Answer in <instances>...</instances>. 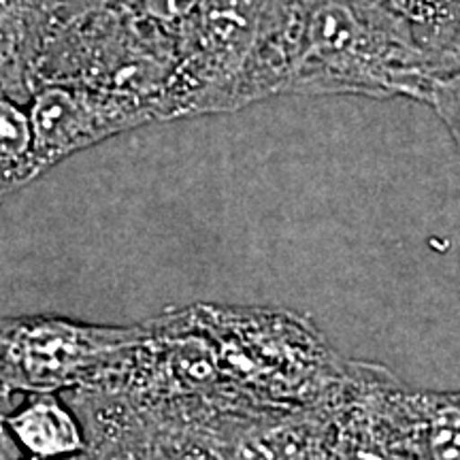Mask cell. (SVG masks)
Segmentation results:
<instances>
[{"mask_svg":"<svg viewBox=\"0 0 460 460\" xmlns=\"http://www.w3.org/2000/svg\"><path fill=\"white\" fill-rule=\"evenodd\" d=\"M384 15L367 0H315L298 22L292 82L314 90L402 92L430 101L441 118L458 122L456 77L429 73L416 39L399 32L405 24Z\"/></svg>","mask_w":460,"mask_h":460,"instance_id":"obj_1","label":"cell"},{"mask_svg":"<svg viewBox=\"0 0 460 460\" xmlns=\"http://www.w3.org/2000/svg\"><path fill=\"white\" fill-rule=\"evenodd\" d=\"M226 393L262 410H315L341 386L320 332L295 314L197 305Z\"/></svg>","mask_w":460,"mask_h":460,"instance_id":"obj_2","label":"cell"},{"mask_svg":"<svg viewBox=\"0 0 460 460\" xmlns=\"http://www.w3.org/2000/svg\"><path fill=\"white\" fill-rule=\"evenodd\" d=\"M146 326H94L60 315L0 318V388L60 393L101 384Z\"/></svg>","mask_w":460,"mask_h":460,"instance_id":"obj_3","label":"cell"},{"mask_svg":"<svg viewBox=\"0 0 460 460\" xmlns=\"http://www.w3.org/2000/svg\"><path fill=\"white\" fill-rule=\"evenodd\" d=\"M32 156L39 172L124 126V111L111 101L73 84H45L28 105Z\"/></svg>","mask_w":460,"mask_h":460,"instance_id":"obj_4","label":"cell"},{"mask_svg":"<svg viewBox=\"0 0 460 460\" xmlns=\"http://www.w3.org/2000/svg\"><path fill=\"white\" fill-rule=\"evenodd\" d=\"M0 433L34 460L77 458L88 447L84 424L58 393H28L0 420Z\"/></svg>","mask_w":460,"mask_h":460,"instance_id":"obj_5","label":"cell"},{"mask_svg":"<svg viewBox=\"0 0 460 460\" xmlns=\"http://www.w3.org/2000/svg\"><path fill=\"white\" fill-rule=\"evenodd\" d=\"M37 175L28 109L0 85V199Z\"/></svg>","mask_w":460,"mask_h":460,"instance_id":"obj_6","label":"cell"},{"mask_svg":"<svg viewBox=\"0 0 460 460\" xmlns=\"http://www.w3.org/2000/svg\"><path fill=\"white\" fill-rule=\"evenodd\" d=\"M384 9L413 31L435 32V43L456 54L458 0H379Z\"/></svg>","mask_w":460,"mask_h":460,"instance_id":"obj_7","label":"cell"},{"mask_svg":"<svg viewBox=\"0 0 460 460\" xmlns=\"http://www.w3.org/2000/svg\"><path fill=\"white\" fill-rule=\"evenodd\" d=\"M141 460H216L209 450L199 444L186 430L177 433H160L147 441Z\"/></svg>","mask_w":460,"mask_h":460,"instance_id":"obj_8","label":"cell"},{"mask_svg":"<svg viewBox=\"0 0 460 460\" xmlns=\"http://www.w3.org/2000/svg\"><path fill=\"white\" fill-rule=\"evenodd\" d=\"M143 13L163 24H180L197 11L203 0H137Z\"/></svg>","mask_w":460,"mask_h":460,"instance_id":"obj_9","label":"cell"},{"mask_svg":"<svg viewBox=\"0 0 460 460\" xmlns=\"http://www.w3.org/2000/svg\"><path fill=\"white\" fill-rule=\"evenodd\" d=\"M11 399H13V396H11L9 393H4V390L0 388V420H3V416L11 410V407H13V405H11Z\"/></svg>","mask_w":460,"mask_h":460,"instance_id":"obj_10","label":"cell"},{"mask_svg":"<svg viewBox=\"0 0 460 460\" xmlns=\"http://www.w3.org/2000/svg\"><path fill=\"white\" fill-rule=\"evenodd\" d=\"M0 460H3V458H0ZM24 460H34V458H24Z\"/></svg>","mask_w":460,"mask_h":460,"instance_id":"obj_11","label":"cell"}]
</instances>
